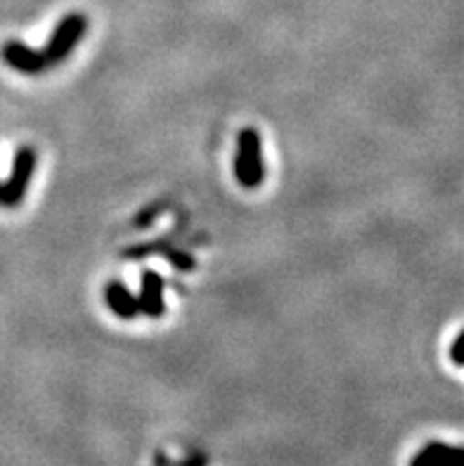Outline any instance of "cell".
Segmentation results:
<instances>
[{
    "label": "cell",
    "instance_id": "obj_5",
    "mask_svg": "<svg viewBox=\"0 0 464 466\" xmlns=\"http://www.w3.org/2000/svg\"><path fill=\"white\" fill-rule=\"evenodd\" d=\"M138 306H140V313H145L148 318H161V315H164V279H161L159 272H142Z\"/></svg>",
    "mask_w": 464,
    "mask_h": 466
},
{
    "label": "cell",
    "instance_id": "obj_9",
    "mask_svg": "<svg viewBox=\"0 0 464 466\" xmlns=\"http://www.w3.org/2000/svg\"><path fill=\"white\" fill-rule=\"evenodd\" d=\"M410 466H431V464H429V461H427V460H424V457L418 452V455H415V460L410 461Z\"/></svg>",
    "mask_w": 464,
    "mask_h": 466
},
{
    "label": "cell",
    "instance_id": "obj_4",
    "mask_svg": "<svg viewBox=\"0 0 464 466\" xmlns=\"http://www.w3.org/2000/svg\"><path fill=\"white\" fill-rule=\"evenodd\" d=\"M0 55H3V62L15 71H19V74H41L47 66L43 53L31 50L22 41H7L3 50H0Z\"/></svg>",
    "mask_w": 464,
    "mask_h": 466
},
{
    "label": "cell",
    "instance_id": "obj_8",
    "mask_svg": "<svg viewBox=\"0 0 464 466\" xmlns=\"http://www.w3.org/2000/svg\"><path fill=\"white\" fill-rule=\"evenodd\" d=\"M450 360L458 367H464V331H459L458 339L450 346Z\"/></svg>",
    "mask_w": 464,
    "mask_h": 466
},
{
    "label": "cell",
    "instance_id": "obj_6",
    "mask_svg": "<svg viewBox=\"0 0 464 466\" xmlns=\"http://www.w3.org/2000/svg\"><path fill=\"white\" fill-rule=\"evenodd\" d=\"M105 303L109 306V310H112L114 315H119V318L124 319H133L140 313L138 296L130 294V291L126 289V284L119 282V279H114V282H109L105 287Z\"/></svg>",
    "mask_w": 464,
    "mask_h": 466
},
{
    "label": "cell",
    "instance_id": "obj_7",
    "mask_svg": "<svg viewBox=\"0 0 464 466\" xmlns=\"http://www.w3.org/2000/svg\"><path fill=\"white\" fill-rule=\"evenodd\" d=\"M419 455L431 466H464V448H453L446 443L424 445Z\"/></svg>",
    "mask_w": 464,
    "mask_h": 466
},
{
    "label": "cell",
    "instance_id": "obj_1",
    "mask_svg": "<svg viewBox=\"0 0 464 466\" xmlns=\"http://www.w3.org/2000/svg\"><path fill=\"white\" fill-rule=\"evenodd\" d=\"M235 176L242 187L253 189L263 183L265 164H263V142H261L259 130L244 128L237 136V154H235Z\"/></svg>",
    "mask_w": 464,
    "mask_h": 466
},
{
    "label": "cell",
    "instance_id": "obj_3",
    "mask_svg": "<svg viewBox=\"0 0 464 466\" xmlns=\"http://www.w3.org/2000/svg\"><path fill=\"white\" fill-rule=\"evenodd\" d=\"M36 164H38V154L34 147H19L12 161V173L7 177L5 185H0V204L7 208H15L22 204L26 197L31 177L36 173Z\"/></svg>",
    "mask_w": 464,
    "mask_h": 466
},
{
    "label": "cell",
    "instance_id": "obj_2",
    "mask_svg": "<svg viewBox=\"0 0 464 466\" xmlns=\"http://www.w3.org/2000/svg\"><path fill=\"white\" fill-rule=\"evenodd\" d=\"M86 29H88V22H86L81 12H71V15H65V17L59 19L53 35L47 38L46 50H43L47 66L59 65L62 59L69 57L74 53V47L83 38V34H86Z\"/></svg>",
    "mask_w": 464,
    "mask_h": 466
}]
</instances>
